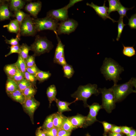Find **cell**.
<instances>
[{"mask_svg": "<svg viewBox=\"0 0 136 136\" xmlns=\"http://www.w3.org/2000/svg\"><path fill=\"white\" fill-rule=\"evenodd\" d=\"M123 48L122 53L123 55L131 57L135 55L136 52L133 46H125L122 44Z\"/></svg>", "mask_w": 136, "mask_h": 136, "instance_id": "obj_33", "label": "cell"}, {"mask_svg": "<svg viewBox=\"0 0 136 136\" xmlns=\"http://www.w3.org/2000/svg\"><path fill=\"white\" fill-rule=\"evenodd\" d=\"M118 22V35L116 40L118 41L121 37L124 26L126 25L124 24L123 18L119 17V20L117 21Z\"/></svg>", "mask_w": 136, "mask_h": 136, "instance_id": "obj_35", "label": "cell"}, {"mask_svg": "<svg viewBox=\"0 0 136 136\" xmlns=\"http://www.w3.org/2000/svg\"><path fill=\"white\" fill-rule=\"evenodd\" d=\"M108 1L109 4L108 14L109 15L111 13L117 11L122 5L119 0H108Z\"/></svg>", "mask_w": 136, "mask_h": 136, "instance_id": "obj_25", "label": "cell"}, {"mask_svg": "<svg viewBox=\"0 0 136 136\" xmlns=\"http://www.w3.org/2000/svg\"><path fill=\"white\" fill-rule=\"evenodd\" d=\"M53 114L54 127L58 129L60 128L66 117L58 112Z\"/></svg>", "mask_w": 136, "mask_h": 136, "instance_id": "obj_19", "label": "cell"}, {"mask_svg": "<svg viewBox=\"0 0 136 136\" xmlns=\"http://www.w3.org/2000/svg\"><path fill=\"white\" fill-rule=\"evenodd\" d=\"M110 136H123V134L121 133H116L113 132H110L109 133Z\"/></svg>", "mask_w": 136, "mask_h": 136, "instance_id": "obj_54", "label": "cell"}, {"mask_svg": "<svg viewBox=\"0 0 136 136\" xmlns=\"http://www.w3.org/2000/svg\"><path fill=\"white\" fill-rule=\"evenodd\" d=\"M69 117L72 124L76 129L85 127L86 116L78 114L75 116Z\"/></svg>", "mask_w": 136, "mask_h": 136, "instance_id": "obj_14", "label": "cell"}, {"mask_svg": "<svg viewBox=\"0 0 136 136\" xmlns=\"http://www.w3.org/2000/svg\"><path fill=\"white\" fill-rule=\"evenodd\" d=\"M127 24L131 29H136V14L132 15L128 19Z\"/></svg>", "mask_w": 136, "mask_h": 136, "instance_id": "obj_41", "label": "cell"}, {"mask_svg": "<svg viewBox=\"0 0 136 136\" xmlns=\"http://www.w3.org/2000/svg\"><path fill=\"white\" fill-rule=\"evenodd\" d=\"M51 75L49 71H43L40 70L35 76L37 80L42 82L48 79L51 76Z\"/></svg>", "mask_w": 136, "mask_h": 136, "instance_id": "obj_27", "label": "cell"}, {"mask_svg": "<svg viewBox=\"0 0 136 136\" xmlns=\"http://www.w3.org/2000/svg\"><path fill=\"white\" fill-rule=\"evenodd\" d=\"M17 83L18 85L19 90L22 92H23L26 88L31 86H33L31 83L28 81L25 78Z\"/></svg>", "mask_w": 136, "mask_h": 136, "instance_id": "obj_34", "label": "cell"}, {"mask_svg": "<svg viewBox=\"0 0 136 136\" xmlns=\"http://www.w3.org/2000/svg\"><path fill=\"white\" fill-rule=\"evenodd\" d=\"M55 34L57 40L58 44L55 49L53 61L54 63H56L57 60L59 58L64 55V45L61 42L57 33H55Z\"/></svg>", "mask_w": 136, "mask_h": 136, "instance_id": "obj_16", "label": "cell"}, {"mask_svg": "<svg viewBox=\"0 0 136 136\" xmlns=\"http://www.w3.org/2000/svg\"><path fill=\"white\" fill-rule=\"evenodd\" d=\"M40 70L36 65L30 67H27L26 69V71L27 72L35 76Z\"/></svg>", "mask_w": 136, "mask_h": 136, "instance_id": "obj_44", "label": "cell"}, {"mask_svg": "<svg viewBox=\"0 0 136 136\" xmlns=\"http://www.w3.org/2000/svg\"><path fill=\"white\" fill-rule=\"evenodd\" d=\"M103 126L105 132H107L110 131L113 125L106 121L100 122Z\"/></svg>", "mask_w": 136, "mask_h": 136, "instance_id": "obj_47", "label": "cell"}, {"mask_svg": "<svg viewBox=\"0 0 136 136\" xmlns=\"http://www.w3.org/2000/svg\"><path fill=\"white\" fill-rule=\"evenodd\" d=\"M100 93L96 84H88L84 86H80L77 90L71 95V96L77 100H82L85 106L87 107V99L92 94L97 95Z\"/></svg>", "mask_w": 136, "mask_h": 136, "instance_id": "obj_3", "label": "cell"}, {"mask_svg": "<svg viewBox=\"0 0 136 136\" xmlns=\"http://www.w3.org/2000/svg\"><path fill=\"white\" fill-rule=\"evenodd\" d=\"M46 16L61 22L64 21L69 18L68 9L65 6L60 9L51 10L48 11Z\"/></svg>", "mask_w": 136, "mask_h": 136, "instance_id": "obj_11", "label": "cell"}, {"mask_svg": "<svg viewBox=\"0 0 136 136\" xmlns=\"http://www.w3.org/2000/svg\"><path fill=\"white\" fill-rule=\"evenodd\" d=\"M20 35L19 32L17 34L15 38H12L10 40L7 39L5 37V41L6 43L7 44H10L11 46L19 45V42L20 40Z\"/></svg>", "mask_w": 136, "mask_h": 136, "instance_id": "obj_36", "label": "cell"}, {"mask_svg": "<svg viewBox=\"0 0 136 136\" xmlns=\"http://www.w3.org/2000/svg\"><path fill=\"white\" fill-rule=\"evenodd\" d=\"M25 78L29 82L31 83L32 85L36 87L37 79L35 76L31 75L26 71L24 73Z\"/></svg>", "mask_w": 136, "mask_h": 136, "instance_id": "obj_39", "label": "cell"}, {"mask_svg": "<svg viewBox=\"0 0 136 136\" xmlns=\"http://www.w3.org/2000/svg\"><path fill=\"white\" fill-rule=\"evenodd\" d=\"M105 2L104 1L103 5L101 6H98L95 5L93 3L90 4L87 3H86L87 6L92 8L95 10L96 14L104 20L107 18L111 20L113 22H117L114 19L112 18L108 14V8L105 6Z\"/></svg>", "mask_w": 136, "mask_h": 136, "instance_id": "obj_12", "label": "cell"}, {"mask_svg": "<svg viewBox=\"0 0 136 136\" xmlns=\"http://www.w3.org/2000/svg\"><path fill=\"white\" fill-rule=\"evenodd\" d=\"M20 47L19 45L15 46H11L10 47V51L5 56L6 57L13 53H17L19 54L20 51Z\"/></svg>", "mask_w": 136, "mask_h": 136, "instance_id": "obj_43", "label": "cell"}, {"mask_svg": "<svg viewBox=\"0 0 136 136\" xmlns=\"http://www.w3.org/2000/svg\"><path fill=\"white\" fill-rule=\"evenodd\" d=\"M35 56L33 55H28L25 60L27 67L36 65L35 61Z\"/></svg>", "mask_w": 136, "mask_h": 136, "instance_id": "obj_40", "label": "cell"}, {"mask_svg": "<svg viewBox=\"0 0 136 136\" xmlns=\"http://www.w3.org/2000/svg\"><path fill=\"white\" fill-rule=\"evenodd\" d=\"M33 19L27 15L20 25L19 32L24 36H33L37 31L33 23Z\"/></svg>", "mask_w": 136, "mask_h": 136, "instance_id": "obj_7", "label": "cell"}, {"mask_svg": "<svg viewBox=\"0 0 136 136\" xmlns=\"http://www.w3.org/2000/svg\"><path fill=\"white\" fill-rule=\"evenodd\" d=\"M98 90L102 94V108L109 113L111 112L115 107V98L111 88H99Z\"/></svg>", "mask_w": 136, "mask_h": 136, "instance_id": "obj_6", "label": "cell"}, {"mask_svg": "<svg viewBox=\"0 0 136 136\" xmlns=\"http://www.w3.org/2000/svg\"><path fill=\"white\" fill-rule=\"evenodd\" d=\"M7 95L12 100L21 105L24 103L26 99V98L23 92L19 89Z\"/></svg>", "mask_w": 136, "mask_h": 136, "instance_id": "obj_17", "label": "cell"}, {"mask_svg": "<svg viewBox=\"0 0 136 136\" xmlns=\"http://www.w3.org/2000/svg\"><path fill=\"white\" fill-rule=\"evenodd\" d=\"M89 109L88 114L86 116V120L85 127L91 125L98 120L96 118V116L99 111L102 107L101 105L97 103H94L91 105H88Z\"/></svg>", "mask_w": 136, "mask_h": 136, "instance_id": "obj_10", "label": "cell"}, {"mask_svg": "<svg viewBox=\"0 0 136 136\" xmlns=\"http://www.w3.org/2000/svg\"><path fill=\"white\" fill-rule=\"evenodd\" d=\"M135 78H132L127 82L123 84L114 85L111 88L113 93L116 102L121 101L132 93H135L133 87L136 88Z\"/></svg>", "mask_w": 136, "mask_h": 136, "instance_id": "obj_2", "label": "cell"}, {"mask_svg": "<svg viewBox=\"0 0 136 136\" xmlns=\"http://www.w3.org/2000/svg\"><path fill=\"white\" fill-rule=\"evenodd\" d=\"M3 27L6 28L10 32L17 34L19 31L20 25L16 19L11 20L9 24L4 25Z\"/></svg>", "mask_w": 136, "mask_h": 136, "instance_id": "obj_22", "label": "cell"}, {"mask_svg": "<svg viewBox=\"0 0 136 136\" xmlns=\"http://www.w3.org/2000/svg\"><path fill=\"white\" fill-rule=\"evenodd\" d=\"M37 91L36 87L31 86L26 88L22 92L26 99L34 97Z\"/></svg>", "mask_w": 136, "mask_h": 136, "instance_id": "obj_31", "label": "cell"}, {"mask_svg": "<svg viewBox=\"0 0 136 136\" xmlns=\"http://www.w3.org/2000/svg\"><path fill=\"white\" fill-rule=\"evenodd\" d=\"M53 117V114H52L46 117L42 126L41 127L43 130H48L54 127Z\"/></svg>", "mask_w": 136, "mask_h": 136, "instance_id": "obj_28", "label": "cell"}, {"mask_svg": "<svg viewBox=\"0 0 136 136\" xmlns=\"http://www.w3.org/2000/svg\"><path fill=\"white\" fill-rule=\"evenodd\" d=\"M83 1L82 0H70L69 4L65 7L68 9L69 8L73 6L76 3Z\"/></svg>", "mask_w": 136, "mask_h": 136, "instance_id": "obj_51", "label": "cell"}, {"mask_svg": "<svg viewBox=\"0 0 136 136\" xmlns=\"http://www.w3.org/2000/svg\"><path fill=\"white\" fill-rule=\"evenodd\" d=\"M71 133V131L59 128L58 129L57 136H70Z\"/></svg>", "mask_w": 136, "mask_h": 136, "instance_id": "obj_46", "label": "cell"}, {"mask_svg": "<svg viewBox=\"0 0 136 136\" xmlns=\"http://www.w3.org/2000/svg\"><path fill=\"white\" fill-rule=\"evenodd\" d=\"M77 100V99H75V100L73 102L69 103L61 101L57 99L55 102H56V105L58 108V112L62 113L64 112L71 111V110L69 107V106Z\"/></svg>", "mask_w": 136, "mask_h": 136, "instance_id": "obj_21", "label": "cell"}, {"mask_svg": "<svg viewBox=\"0 0 136 136\" xmlns=\"http://www.w3.org/2000/svg\"><path fill=\"white\" fill-rule=\"evenodd\" d=\"M124 71L123 68L111 58H105L100 71L107 80H112L114 85L121 79L120 75Z\"/></svg>", "mask_w": 136, "mask_h": 136, "instance_id": "obj_1", "label": "cell"}, {"mask_svg": "<svg viewBox=\"0 0 136 136\" xmlns=\"http://www.w3.org/2000/svg\"><path fill=\"white\" fill-rule=\"evenodd\" d=\"M78 25L77 21L73 19L68 18L59 23L57 30L58 35H69L74 32Z\"/></svg>", "mask_w": 136, "mask_h": 136, "instance_id": "obj_8", "label": "cell"}, {"mask_svg": "<svg viewBox=\"0 0 136 136\" xmlns=\"http://www.w3.org/2000/svg\"><path fill=\"white\" fill-rule=\"evenodd\" d=\"M33 23L37 32L50 30L57 32L59 23L57 20L49 17L33 19Z\"/></svg>", "mask_w": 136, "mask_h": 136, "instance_id": "obj_5", "label": "cell"}, {"mask_svg": "<svg viewBox=\"0 0 136 136\" xmlns=\"http://www.w3.org/2000/svg\"><path fill=\"white\" fill-rule=\"evenodd\" d=\"M64 130L71 131L76 129L70 121L69 117H66L60 128Z\"/></svg>", "mask_w": 136, "mask_h": 136, "instance_id": "obj_32", "label": "cell"}, {"mask_svg": "<svg viewBox=\"0 0 136 136\" xmlns=\"http://www.w3.org/2000/svg\"><path fill=\"white\" fill-rule=\"evenodd\" d=\"M15 13L16 20L20 25L27 14L21 10L16 11L15 12Z\"/></svg>", "mask_w": 136, "mask_h": 136, "instance_id": "obj_37", "label": "cell"}, {"mask_svg": "<svg viewBox=\"0 0 136 136\" xmlns=\"http://www.w3.org/2000/svg\"><path fill=\"white\" fill-rule=\"evenodd\" d=\"M40 104V102L32 97L26 98L24 103L22 105L25 112L29 116L32 123L34 124V113Z\"/></svg>", "mask_w": 136, "mask_h": 136, "instance_id": "obj_9", "label": "cell"}, {"mask_svg": "<svg viewBox=\"0 0 136 136\" xmlns=\"http://www.w3.org/2000/svg\"><path fill=\"white\" fill-rule=\"evenodd\" d=\"M7 0H0V6L6 2Z\"/></svg>", "mask_w": 136, "mask_h": 136, "instance_id": "obj_55", "label": "cell"}, {"mask_svg": "<svg viewBox=\"0 0 136 136\" xmlns=\"http://www.w3.org/2000/svg\"><path fill=\"white\" fill-rule=\"evenodd\" d=\"M58 130V129L54 127L48 130H44L47 135L52 136H57Z\"/></svg>", "mask_w": 136, "mask_h": 136, "instance_id": "obj_45", "label": "cell"}, {"mask_svg": "<svg viewBox=\"0 0 136 136\" xmlns=\"http://www.w3.org/2000/svg\"><path fill=\"white\" fill-rule=\"evenodd\" d=\"M18 69L23 73L26 71L27 66L25 59L18 54L17 61L14 63Z\"/></svg>", "mask_w": 136, "mask_h": 136, "instance_id": "obj_26", "label": "cell"}, {"mask_svg": "<svg viewBox=\"0 0 136 136\" xmlns=\"http://www.w3.org/2000/svg\"><path fill=\"white\" fill-rule=\"evenodd\" d=\"M133 7L128 8L124 7L122 5L117 11L120 15V17L123 18L124 17L126 16H126L127 11L129 10H132Z\"/></svg>", "mask_w": 136, "mask_h": 136, "instance_id": "obj_38", "label": "cell"}, {"mask_svg": "<svg viewBox=\"0 0 136 136\" xmlns=\"http://www.w3.org/2000/svg\"><path fill=\"white\" fill-rule=\"evenodd\" d=\"M25 2L21 0H11L9 1V9L14 12L21 10L24 7Z\"/></svg>", "mask_w": 136, "mask_h": 136, "instance_id": "obj_18", "label": "cell"}, {"mask_svg": "<svg viewBox=\"0 0 136 136\" xmlns=\"http://www.w3.org/2000/svg\"><path fill=\"white\" fill-rule=\"evenodd\" d=\"M110 131L112 132L116 133H122L121 127L113 125Z\"/></svg>", "mask_w": 136, "mask_h": 136, "instance_id": "obj_49", "label": "cell"}, {"mask_svg": "<svg viewBox=\"0 0 136 136\" xmlns=\"http://www.w3.org/2000/svg\"><path fill=\"white\" fill-rule=\"evenodd\" d=\"M62 67L64 77L68 79L71 78L74 73V71L72 66L67 63Z\"/></svg>", "mask_w": 136, "mask_h": 136, "instance_id": "obj_30", "label": "cell"}, {"mask_svg": "<svg viewBox=\"0 0 136 136\" xmlns=\"http://www.w3.org/2000/svg\"><path fill=\"white\" fill-rule=\"evenodd\" d=\"M25 78L24 74L18 70L16 74L12 79L16 82Z\"/></svg>", "mask_w": 136, "mask_h": 136, "instance_id": "obj_42", "label": "cell"}, {"mask_svg": "<svg viewBox=\"0 0 136 136\" xmlns=\"http://www.w3.org/2000/svg\"><path fill=\"white\" fill-rule=\"evenodd\" d=\"M122 133L125 134L127 136L129 134L131 128L126 126H122L121 127Z\"/></svg>", "mask_w": 136, "mask_h": 136, "instance_id": "obj_52", "label": "cell"}, {"mask_svg": "<svg viewBox=\"0 0 136 136\" xmlns=\"http://www.w3.org/2000/svg\"><path fill=\"white\" fill-rule=\"evenodd\" d=\"M18 69L15 63L6 64L4 67V70L7 78L12 79L16 74Z\"/></svg>", "mask_w": 136, "mask_h": 136, "instance_id": "obj_24", "label": "cell"}, {"mask_svg": "<svg viewBox=\"0 0 136 136\" xmlns=\"http://www.w3.org/2000/svg\"><path fill=\"white\" fill-rule=\"evenodd\" d=\"M30 46V50L33 52V55L36 56L49 52L54 46L46 38L38 35L36 36L34 42Z\"/></svg>", "mask_w": 136, "mask_h": 136, "instance_id": "obj_4", "label": "cell"}, {"mask_svg": "<svg viewBox=\"0 0 136 136\" xmlns=\"http://www.w3.org/2000/svg\"><path fill=\"white\" fill-rule=\"evenodd\" d=\"M6 92L7 95L18 90L17 82L12 79L7 78L5 85Z\"/></svg>", "mask_w": 136, "mask_h": 136, "instance_id": "obj_23", "label": "cell"}, {"mask_svg": "<svg viewBox=\"0 0 136 136\" xmlns=\"http://www.w3.org/2000/svg\"><path fill=\"white\" fill-rule=\"evenodd\" d=\"M104 136H108V135H104Z\"/></svg>", "mask_w": 136, "mask_h": 136, "instance_id": "obj_56", "label": "cell"}, {"mask_svg": "<svg viewBox=\"0 0 136 136\" xmlns=\"http://www.w3.org/2000/svg\"><path fill=\"white\" fill-rule=\"evenodd\" d=\"M47 136H51V135H47Z\"/></svg>", "mask_w": 136, "mask_h": 136, "instance_id": "obj_57", "label": "cell"}, {"mask_svg": "<svg viewBox=\"0 0 136 136\" xmlns=\"http://www.w3.org/2000/svg\"><path fill=\"white\" fill-rule=\"evenodd\" d=\"M56 63L59 64L62 66L66 64L67 63L65 59L64 55L59 58L57 60Z\"/></svg>", "mask_w": 136, "mask_h": 136, "instance_id": "obj_50", "label": "cell"}, {"mask_svg": "<svg viewBox=\"0 0 136 136\" xmlns=\"http://www.w3.org/2000/svg\"><path fill=\"white\" fill-rule=\"evenodd\" d=\"M29 50H30V46L26 43H23L20 45V53L18 54L25 60L29 55L28 54Z\"/></svg>", "mask_w": 136, "mask_h": 136, "instance_id": "obj_29", "label": "cell"}, {"mask_svg": "<svg viewBox=\"0 0 136 136\" xmlns=\"http://www.w3.org/2000/svg\"><path fill=\"white\" fill-rule=\"evenodd\" d=\"M46 94L49 102V107H50L53 101H55L57 99L56 97L57 94L56 89L54 85H52L47 88Z\"/></svg>", "mask_w": 136, "mask_h": 136, "instance_id": "obj_20", "label": "cell"}, {"mask_svg": "<svg viewBox=\"0 0 136 136\" xmlns=\"http://www.w3.org/2000/svg\"><path fill=\"white\" fill-rule=\"evenodd\" d=\"M42 7V3L40 1L30 2L27 4L25 7V10L35 18L40 11Z\"/></svg>", "mask_w": 136, "mask_h": 136, "instance_id": "obj_13", "label": "cell"}, {"mask_svg": "<svg viewBox=\"0 0 136 136\" xmlns=\"http://www.w3.org/2000/svg\"><path fill=\"white\" fill-rule=\"evenodd\" d=\"M9 1L6 2L0 6V21L9 19L13 15L9 10Z\"/></svg>", "mask_w": 136, "mask_h": 136, "instance_id": "obj_15", "label": "cell"}, {"mask_svg": "<svg viewBox=\"0 0 136 136\" xmlns=\"http://www.w3.org/2000/svg\"><path fill=\"white\" fill-rule=\"evenodd\" d=\"M36 136H47L41 127L38 128L36 131Z\"/></svg>", "mask_w": 136, "mask_h": 136, "instance_id": "obj_48", "label": "cell"}, {"mask_svg": "<svg viewBox=\"0 0 136 136\" xmlns=\"http://www.w3.org/2000/svg\"><path fill=\"white\" fill-rule=\"evenodd\" d=\"M126 136H136V130L134 129H131L128 134Z\"/></svg>", "mask_w": 136, "mask_h": 136, "instance_id": "obj_53", "label": "cell"}]
</instances>
